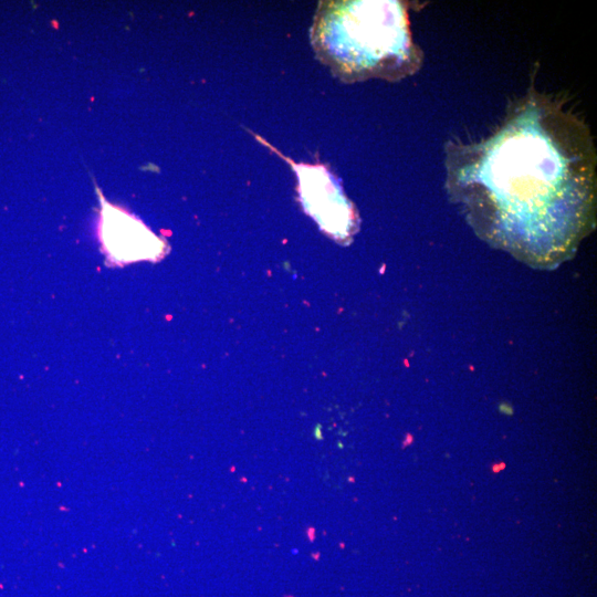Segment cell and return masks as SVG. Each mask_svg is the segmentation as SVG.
<instances>
[{"label": "cell", "mask_w": 597, "mask_h": 597, "mask_svg": "<svg viewBox=\"0 0 597 597\" xmlns=\"http://www.w3.org/2000/svg\"><path fill=\"white\" fill-rule=\"evenodd\" d=\"M103 241L109 254L119 261L156 259L163 242L138 220L109 207L104 210Z\"/></svg>", "instance_id": "cell-4"}, {"label": "cell", "mask_w": 597, "mask_h": 597, "mask_svg": "<svg viewBox=\"0 0 597 597\" xmlns=\"http://www.w3.org/2000/svg\"><path fill=\"white\" fill-rule=\"evenodd\" d=\"M311 42L317 59L346 83L395 82L415 74L423 63L404 1H321Z\"/></svg>", "instance_id": "cell-2"}, {"label": "cell", "mask_w": 597, "mask_h": 597, "mask_svg": "<svg viewBox=\"0 0 597 597\" xmlns=\"http://www.w3.org/2000/svg\"><path fill=\"white\" fill-rule=\"evenodd\" d=\"M444 155L447 192L475 234L533 268L568 260L595 228L594 136L565 96L531 85L491 134Z\"/></svg>", "instance_id": "cell-1"}, {"label": "cell", "mask_w": 597, "mask_h": 597, "mask_svg": "<svg viewBox=\"0 0 597 597\" xmlns=\"http://www.w3.org/2000/svg\"><path fill=\"white\" fill-rule=\"evenodd\" d=\"M285 159L297 177L300 198L306 212L335 239L348 240L357 229V216L335 176L323 165Z\"/></svg>", "instance_id": "cell-3"}]
</instances>
